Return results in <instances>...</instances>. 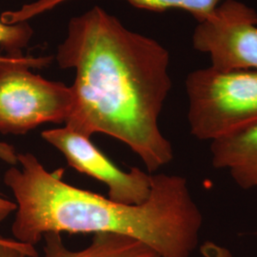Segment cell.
I'll use <instances>...</instances> for the list:
<instances>
[{
  "label": "cell",
  "mask_w": 257,
  "mask_h": 257,
  "mask_svg": "<svg viewBox=\"0 0 257 257\" xmlns=\"http://www.w3.org/2000/svg\"><path fill=\"white\" fill-rule=\"evenodd\" d=\"M55 58L61 69L75 70L66 127L86 138L104 134L119 140L149 173L173 161L174 148L159 127L173 86L165 47L93 6L71 19Z\"/></svg>",
  "instance_id": "obj_1"
},
{
  "label": "cell",
  "mask_w": 257,
  "mask_h": 257,
  "mask_svg": "<svg viewBox=\"0 0 257 257\" xmlns=\"http://www.w3.org/2000/svg\"><path fill=\"white\" fill-rule=\"evenodd\" d=\"M4 174V183L17 200L12 225L14 239L36 246L47 232H110L138 239L160 257H192L199 244L203 214L187 179L152 175L145 202L128 205L69 185L63 171L48 172L31 153Z\"/></svg>",
  "instance_id": "obj_2"
},
{
  "label": "cell",
  "mask_w": 257,
  "mask_h": 257,
  "mask_svg": "<svg viewBox=\"0 0 257 257\" xmlns=\"http://www.w3.org/2000/svg\"><path fill=\"white\" fill-rule=\"evenodd\" d=\"M190 134L214 142L257 125V70L210 65L185 81Z\"/></svg>",
  "instance_id": "obj_3"
},
{
  "label": "cell",
  "mask_w": 257,
  "mask_h": 257,
  "mask_svg": "<svg viewBox=\"0 0 257 257\" xmlns=\"http://www.w3.org/2000/svg\"><path fill=\"white\" fill-rule=\"evenodd\" d=\"M8 56L0 63V133L25 135L45 123H66L74 105L72 88L30 70L52 58Z\"/></svg>",
  "instance_id": "obj_4"
},
{
  "label": "cell",
  "mask_w": 257,
  "mask_h": 257,
  "mask_svg": "<svg viewBox=\"0 0 257 257\" xmlns=\"http://www.w3.org/2000/svg\"><path fill=\"white\" fill-rule=\"evenodd\" d=\"M192 41L215 68L257 70V12L238 0H225L197 23Z\"/></svg>",
  "instance_id": "obj_5"
},
{
  "label": "cell",
  "mask_w": 257,
  "mask_h": 257,
  "mask_svg": "<svg viewBox=\"0 0 257 257\" xmlns=\"http://www.w3.org/2000/svg\"><path fill=\"white\" fill-rule=\"evenodd\" d=\"M41 138L64 156L70 167L105 184L111 200L135 205L145 202L150 196L152 175L137 167L128 172L122 171L92 143L91 138L66 126L43 131Z\"/></svg>",
  "instance_id": "obj_6"
},
{
  "label": "cell",
  "mask_w": 257,
  "mask_h": 257,
  "mask_svg": "<svg viewBox=\"0 0 257 257\" xmlns=\"http://www.w3.org/2000/svg\"><path fill=\"white\" fill-rule=\"evenodd\" d=\"M211 163L243 190L257 189V125L210 143Z\"/></svg>",
  "instance_id": "obj_7"
},
{
  "label": "cell",
  "mask_w": 257,
  "mask_h": 257,
  "mask_svg": "<svg viewBox=\"0 0 257 257\" xmlns=\"http://www.w3.org/2000/svg\"><path fill=\"white\" fill-rule=\"evenodd\" d=\"M43 239L44 257H160L145 243L117 233H94L91 244L79 250L67 248L59 232H47Z\"/></svg>",
  "instance_id": "obj_8"
},
{
  "label": "cell",
  "mask_w": 257,
  "mask_h": 257,
  "mask_svg": "<svg viewBox=\"0 0 257 257\" xmlns=\"http://www.w3.org/2000/svg\"><path fill=\"white\" fill-rule=\"evenodd\" d=\"M138 9L163 13L180 10L189 13L196 22L208 19L225 0H125Z\"/></svg>",
  "instance_id": "obj_9"
},
{
  "label": "cell",
  "mask_w": 257,
  "mask_h": 257,
  "mask_svg": "<svg viewBox=\"0 0 257 257\" xmlns=\"http://www.w3.org/2000/svg\"><path fill=\"white\" fill-rule=\"evenodd\" d=\"M34 35L28 22L5 24L0 20V63L8 60V55H22Z\"/></svg>",
  "instance_id": "obj_10"
},
{
  "label": "cell",
  "mask_w": 257,
  "mask_h": 257,
  "mask_svg": "<svg viewBox=\"0 0 257 257\" xmlns=\"http://www.w3.org/2000/svg\"><path fill=\"white\" fill-rule=\"evenodd\" d=\"M200 251L203 257H232L230 249L211 241L203 244Z\"/></svg>",
  "instance_id": "obj_11"
},
{
  "label": "cell",
  "mask_w": 257,
  "mask_h": 257,
  "mask_svg": "<svg viewBox=\"0 0 257 257\" xmlns=\"http://www.w3.org/2000/svg\"><path fill=\"white\" fill-rule=\"evenodd\" d=\"M0 257H38V253L11 245H0Z\"/></svg>",
  "instance_id": "obj_12"
},
{
  "label": "cell",
  "mask_w": 257,
  "mask_h": 257,
  "mask_svg": "<svg viewBox=\"0 0 257 257\" xmlns=\"http://www.w3.org/2000/svg\"><path fill=\"white\" fill-rule=\"evenodd\" d=\"M18 155L15 147L6 142L0 141V160L11 166L18 164Z\"/></svg>",
  "instance_id": "obj_13"
},
{
  "label": "cell",
  "mask_w": 257,
  "mask_h": 257,
  "mask_svg": "<svg viewBox=\"0 0 257 257\" xmlns=\"http://www.w3.org/2000/svg\"><path fill=\"white\" fill-rule=\"evenodd\" d=\"M17 203L10 201L0 194V223L5 220L10 214L17 211Z\"/></svg>",
  "instance_id": "obj_14"
},
{
  "label": "cell",
  "mask_w": 257,
  "mask_h": 257,
  "mask_svg": "<svg viewBox=\"0 0 257 257\" xmlns=\"http://www.w3.org/2000/svg\"><path fill=\"white\" fill-rule=\"evenodd\" d=\"M0 245H11V246H15V247H18V248H24V249L32 250V251H37L36 248H35V246L23 244V243H20L15 239L5 238V237H2V236H0Z\"/></svg>",
  "instance_id": "obj_15"
}]
</instances>
